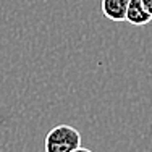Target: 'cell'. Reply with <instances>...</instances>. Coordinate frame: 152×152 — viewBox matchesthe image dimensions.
I'll list each match as a JSON object with an SVG mask.
<instances>
[{
  "mask_svg": "<svg viewBox=\"0 0 152 152\" xmlns=\"http://www.w3.org/2000/svg\"><path fill=\"white\" fill-rule=\"evenodd\" d=\"M151 15L147 10L144 8L141 0H129L128 10H126V21L131 23L133 26H144V24L151 23Z\"/></svg>",
  "mask_w": 152,
  "mask_h": 152,
  "instance_id": "3",
  "label": "cell"
},
{
  "mask_svg": "<svg viewBox=\"0 0 152 152\" xmlns=\"http://www.w3.org/2000/svg\"><path fill=\"white\" fill-rule=\"evenodd\" d=\"M73 152H92V151H91V149H86V147H81V146H79L78 149H75Z\"/></svg>",
  "mask_w": 152,
  "mask_h": 152,
  "instance_id": "5",
  "label": "cell"
},
{
  "mask_svg": "<svg viewBox=\"0 0 152 152\" xmlns=\"http://www.w3.org/2000/svg\"><path fill=\"white\" fill-rule=\"evenodd\" d=\"M129 0H102L100 10L104 16L110 21H125L126 10H128Z\"/></svg>",
  "mask_w": 152,
  "mask_h": 152,
  "instance_id": "2",
  "label": "cell"
},
{
  "mask_svg": "<svg viewBox=\"0 0 152 152\" xmlns=\"http://www.w3.org/2000/svg\"><path fill=\"white\" fill-rule=\"evenodd\" d=\"M141 2H142L144 8L147 10V13H149L151 18H152V0H141Z\"/></svg>",
  "mask_w": 152,
  "mask_h": 152,
  "instance_id": "4",
  "label": "cell"
},
{
  "mask_svg": "<svg viewBox=\"0 0 152 152\" xmlns=\"http://www.w3.org/2000/svg\"><path fill=\"white\" fill-rule=\"evenodd\" d=\"M81 146V134L70 125H58L52 128L45 136V152H73Z\"/></svg>",
  "mask_w": 152,
  "mask_h": 152,
  "instance_id": "1",
  "label": "cell"
}]
</instances>
